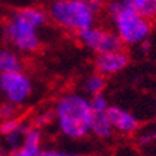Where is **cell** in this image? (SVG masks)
<instances>
[{
    "instance_id": "obj_10",
    "label": "cell",
    "mask_w": 156,
    "mask_h": 156,
    "mask_svg": "<svg viewBox=\"0 0 156 156\" xmlns=\"http://www.w3.org/2000/svg\"><path fill=\"white\" fill-rule=\"evenodd\" d=\"M113 126L110 123L108 112H92L90 118V133L99 139H108L113 135Z\"/></svg>"
},
{
    "instance_id": "obj_19",
    "label": "cell",
    "mask_w": 156,
    "mask_h": 156,
    "mask_svg": "<svg viewBox=\"0 0 156 156\" xmlns=\"http://www.w3.org/2000/svg\"><path fill=\"white\" fill-rule=\"evenodd\" d=\"M137 48H139V50L145 55V53H147L149 50H151L152 48V43H151V39H147V40H145V42H142L140 44H137Z\"/></svg>"
},
{
    "instance_id": "obj_20",
    "label": "cell",
    "mask_w": 156,
    "mask_h": 156,
    "mask_svg": "<svg viewBox=\"0 0 156 156\" xmlns=\"http://www.w3.org/2000/svg\"><path fill=\"white\" fill-rule=\"evenodd\" d=\"M152 135H153V139H155V142H156V128L152 130Z\"/></svg>"
},
{
    "instance_id": "obj_13",
    "label": "cell",
    "mask_w": 156,
    "mask_h": 156,
    "mask_svg": "<svg viewBox=\"0 0 156 156\" xmlns=\"http://www.w3.org/2000/svg\"><path fill=\"white\" fill-rule=\"evenodd\" d=\"M135 12L152 22L156 19V0H125Z\"/></svg>"
},
{
    "instance_id": "obj_18",
    "label": "cell",
    "mask_w": 156,
    "mask_h": 156,
    "mask_svg": "<svg viewBox=\"0 0 156 156\" xmlns=\"http://www.w3.org/2000/svg\"><path fill=\"white\" fill-rule=\"evenodd\" d=\"M37 156H80V155H77V153H70V152L55 151V149H42Z\"/></svg>"
},
{
    "instance_id": "obj_15",
    "label": "cell",
    "mask_w": 156,
    "mask_h": 156,
    "mask_svg": "<svg viewBox=\"0 0 156 156\" xmlns=\"http://www.w3.org/2000/svg\"><path fill=\"white\" fill-rule=\"evenodd\" d=\"M20 108L14 106L13 103L9 102H0V120L2 119H10V118H17Z\"/></svg>"
},
{
    "instance_id": "obj_12",
    "label": "cell",
    "mask_w": 156,
    "mask_h": 156,
    "mask_svg": "<svg viewBox=\"0 0 156 156\" xmlns=\"http://www.w3.org/2000/svg\"><path fill=\"white\" fill-rule=\"evenodd\" d=\"M105 87H106V76L100 75L99 72L86 76L82 82V93H85L89 98L103 93Z\"/></svg>"
},
{
    "instance_id": "obj_22",
    "label": "cell",
    "mask_w": 156,
    "mask_h": 156,
    "mask_svg": "<svg viewBox=\"0 0 156 156\" xmlns=\"http://www.w3.org/2000/svg\"><path fill=\"white\" fill-rule=\"evenodd\" d=\"M155 108H156V103H155Z\"/></svg>"
},
{
    "instance_id": "obj_23",
    "label": "cell",
    "mask_w": 156,
    "mask_h": 156,
    "mask_svg": "<svg viewBox=\"0 0 156 156\" xmlns=\"http://www.w3.org/2000/svg\"><path fill=\"white\" fill-rule=\"evenodd\" d=\"M108 2H109V0H108Z\"/></svg>"
},
{
    "instance_id": "obj_6",
    "label": "cell",
    "mask_w": 156,
    "mask_h": 156,
    "mask_svg": "<svg viewBox=\"0 0 156 156\" xmlns=\"http://www.w3.org/2000/svg\"><path fill=\"white\" fill-rule=\"evenodd\" d=\"M77 40L80 42L83 48L93 52L95 55L112 52L123 48V43L113 32V29H108L103 26H90L76 34Z\"/></svg>"
},
{
    "instance_id": "obj_14",
    "label": "cell",
    "mask_w": 156,
    "mask_h": 156,
    "mask_svg": "<svg viewBox=\"0 0 156 156\" xmlns=\"http://www.w3.org/2000/svg\"><path fill=\"white\" fill-rule=\"evenodd\" d=\"M90 106H92V112H108V109L110 108L109 100L105 98L103 93L90 98Z\"/></svg>"
},
{
    "instance_id": "obj_3",
    "label": "cell",
    "mask_w": 156,
    "mask_h": 156,
    "mask_svg": "<svg viewBox=\"0 0 156 156\" xmlns=\"http://www.w3.org/2000/svg\"><path fill=\"white\" fill-rule=\"evenodd\" d=\"M46 10L55 26L77 34L96 24L105 10V0H50Z\"/></svg>"
},
{
    "instance_id": "obj_17",
    "label": "cell",
    "mask_w": 156,
    "mask_h": 156,
    "mask_svg": "<svg viewBox=\"0 0 156 156\" xmlns=\"http://www.w3.org/2000/svg\"><path fill=\"white\" fill-rule=\"evenodd\" d=\"M53 120V110L52 112H49V113H43L40 116L33 120V125L34 126H37V128H43V126H46L48 123H50Z\"/></svg>"
},
{
    "instance_id": "obj_9",
    "label": "cell",
    "mask_w": 156,
    "mask_h": 156,
    "mask_svg": "<svg viewBox=\"0 0 156 156\" xmlns=\"http://www.w3.org/2000/svg\"><path fill=\"white\" fill-rule=\"evenodd\" d=\"M32 126L30 122H26L22 119V122L12 130V132L2 135V140H0V156H6L9 153L19 151L22 145H23L24 136L26 132L29 130V128Z\"/></svg>"
},
{
    "instance_id": "obj_1",
    "label": "cell",
    "mask_w": 156,
    "mask_h": 156,
    "mask_svg": "<svg viewBox=\"0 0 156 156\" xmlns=\"http://www.w3.org/2000/svg\"><path fill=\"white\" fill-rule=\"evenodd\" d=\"M48 23V10L39 6H26L10 12L2 32L12 49L20 55H33L42 46V30Z\"/></svg>"
},
{
    "instance_id": "obj_21",
    "label": "cell",
    "mask_w": 156,
    "mask_h": 156,
    "mask_svg": "<svg viewBox=\"0 0 156 156\" xmlns=\"http://www.w3.org/2000/svg\"><path fill=\"white\" fill-rule=\"evenodd\" d=\"M149 156H156V153H152V155H149Z\"/></svg>"
},
{
    "instance_id": "obj_5",
    "label": "cell",
    "mask_w": 156,
    "mask_h": 156,
    "mask_svg": "<svg viewBox=\"0 0 156 156\" xmlns=\"http://www.w3.org/2000/svg\"><path fill=\"white\" fill-rule=\"evenodd\" d=\"M33 79L24 70L0 73V99L3 102L23 108L33 96Z\"/></svg>"
},
{
    "instance_id": "obj_4",
    "label": "cell",
    "mask_w": 156,
    "mask_h": 156,
    "mask_svg": "<svg viewBox=\"0 0 156 156\" xmlns=\"http://www.w3.org/2000/svg\"><path fill=\"white\" fill-rule=\"evenodd\" d=\"M105 12L113 32L125 46H137L151 39L152 22L126 5L125 0H109Z\"/></svg>"
},
{
    "instance_id": "obj_8",
    "label": "cell",
    "mask_w": 156,
    "mask_h": 156,
    "mask_svg": "<svg viewBox=\"0 0 156 156\" xmlns=\"http://www.w3.org/2000/svg\"><path fill=\"white\" fill-rule=\"evenodd\" d=\"M108 116L113 126V130L122 135H133L139 129V119L126 109L120 106H110L108 109Z\"/></svg>"
},
{
    "instance_id": "obj_16",
    "label": "cell",
    "mask_w": 156,
    "mask_h": 156,
    "mask_svg": "<svg viewBox=\"0 0 156 156\" xmlns=\"http://www.w3.org/2000/svg\"><path fill=\"white\" fill-rule=\"evenodd\" d=\"M22 122V119L17 118H10V119H2L0 120V135H6V133L12 132L19 123Z\"/></svg>"
},
{
    "instance_id": "obj_11",
    "label": "cell",
    "mask_w": 156,
    "mask_h": 156,
    "mask_svg": "<svg viewBox=\"0 0 156 156\" xmlns=\"http://www.w3.org/2000/svg\"><path fill=\"white\" fill-rule=\"evenodd\" d=\"M24 69L22 55L12 48H0V73L19 72Z\"/></svg>"
},
{
    "instance_id": "obj_2",
    "label": "cell",
    "mask_w": 156,
    "mask_h": 156,
    "mask_svg": "<svg viewBox=\"0 0 156 156\" xmlns=\"http://www.w3.org/2000/svg\"><path fill=\"white\" fill-rule=\"evenodd\" d=\"M92 106L85 93L69 92L62 95L53 108V120L62 136L79 140L90 133Z\"/></svg>"
},
{
    "instance_id": "obj_7",
    "label": "cell",
    "mask_w": 156,
    "mask_h": 156,
    "mask_svg": "<svg viewBox=\"0 0 156 156\" xmlns=\"http://www.w3.org/2000/svg\"><path fill=\"white\" fill-rule=\"evenodd\" d=\"M129 60H130V57L122 48L118 50L96 55L95 69L96 72H99L103 76H113L116 73H120L123 69H126Z\"/></svg>"
}]
</instances>
